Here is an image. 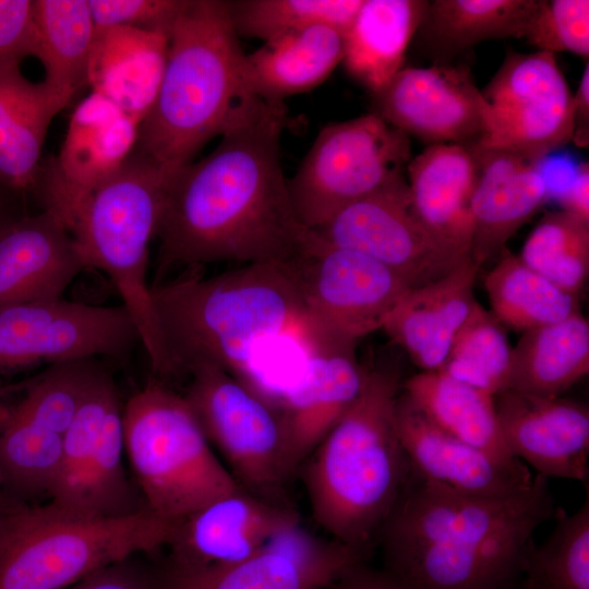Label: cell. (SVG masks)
<instances>
[{"label":"cell","instance_id":"cell-12","mask_svg":"<svg viewBox=\"0 0 589 589\" xmlns=\"http://www.w3.org/2000/svg\"><path fill=\"white\" fill-rule=\"evenodd\" d=\"M123 453V408L113 378L101 369L63 435L61 470L49 503L105 518L147 509L127 476Z\"/></svg>","mask_w":589,"mask_h":589},{"label":"cell","instance_id":"cell-35","mask_svg":"<svg viewBox=\"0 0 589 589\" xmlns=\"http://www.w3.org/2000/svg\"><path fill=\"white\" fill-rule=\"evenodd\" d=\"M496 259L484 287L492 314L505 327L525 333L580 312L577 297L528 267L507 248Z\"/></svg>","mask_w":589,"mask_h":589},{"label":"cell","instance_id":"cell-49","mask_svg":"<svg viewBox=\"0 0 589 589\" xmlns=\"http://www.w3.org/2000/svg\"><path fill=\"white\" fill-rule=\"evenodd\" d=\"M25 196L0 182V231L27 215Z\"/></svg>","mask_w":589,"mask_h":589},{"label":"cell","instance_id":"cell-37","mask_svg":"<svg viewBox=\"0 0 589 589\" xmlns=\"http://www.w3.org/2000/svg\"><path fill=\"white\" fill-rule=\"evenodd\" d=\"M510 359L506 327L478 302L437 371L494 396L507 389Z\"/></svg>","mask_w":589,"mask_h":589},{"label":"cell","instance_id":"cell-38","mask_svg":"<svg viewBox=\"0 0 589 589\" xmlns=\"http://www.w3.org/2000/svg\"><path fill=\"white\" fill-rule=\"evenodd\" d=\"M520 260L577 297L589 275V221L567 212L545 214L526 239Z\"/></svg>","mask_w":589,"mask_h":589},{"label":"cell","instance_id":"cell-20","mask_svg":"<svg viewBox=\"0 0 589 589\" xmlns=\"http://www.w3.org/2000/svg\"><path fill=\"white\" fill-rule=\"evenodd\" d=\"M396 421L413 471L432 483L465 494L502 497L525 491L533 482L534 474L522 461L497 458L449 435L402 392Z\"/></svg>","mask_w":589,"mask_h":589},{"label":"cell","instance_id":"cell-32","mask_svg":"<svg viewBox=\"0 0 589 589\" xmlns=\"http://www.w3.org/2000/svg\"><path fill=\"white\" fill-rule=\"evenodd\" d=\"M401 392L437 428L497 458L514 460L501 431L494 396L440 371H422Z\"/></svg>","mask_w":589,"mask_h":589},{"label":"cell","instance_id":"cell-34","mask_svg":"<svg viewBox=\"0 0 589 589\" xmlns=\"http://www.w3.org/2000/svg\"><path fill=\"white\" fill-rule=\"evenodd\" d=\"M541 0L429 1L420 28L431 49L455 55L481 41L525 37Z\"/></svg>","mask_w":589,"mask_h":589},{"label":"cell","instance_id":"cell-5","mask_svg":"<svg viewBox=\"0 0 589 589\" xmlns=\"http://www.w3.org/2000/svg\"><path fill=\"white\" fill-rule=\"evenodd\" d=\"M159 328L179 374L200 363L243 370L259 347L294 333L305 340L289 262L245 264L204 278L151 285Z\"/></svg>","mask_w":589,"mask_h":589},{"label":"cell","instance_id":"cell-2","mask_svg":"<svg viewBox=\"0 0 589 589\" xmlns=\"http://www.w3.org/2000/svg\"><path fill=\"white\" fill-rule=\"evenodd\" d=\"M555 516L549 479L488 497L432 483L412 469L377 543L401 589H516L537 529Z\"/></svg>","mask_w":589,"mask_h":589},{"label":"cell","instance_id":"cell-13","mask_svg":"<svg viewBox=\"0 0 589 589\" xmlns=\"http://www.w3.org/2000/svg\"><path fill=\"white\" fill-rule=\"evenodd\" d=\"M481 93L484 130L474 145L542 160L570 142L573 94L553 53L508 55Z\"/></svg>","mask_w":589,"mask_h":589},{"label":"cell","instance_id":"cell-41","mask_svg":"<svg viewBox=\"0 0 589 589\" xmlns=\"http://www.w3.org/2000/svg\"><path fill=\"white\" fill-rule=\"evenodd\" d=\"M101 369L93 359L51 364L23 386L12 407L64 435Z\"/></svg>","mask_w":589,"mask_h":589},{"label":"cell","instance_id":"cell-50","mask_svg":"<svg viewBox=\"0 0 589 589\" xmlns=\"http://www.w3.org/2000/svg\"><path fill=\"white\" fill-rule=\"evenodd\" d=\"M13 389L14 388H12L10 390V393H8L4 397H2L0 399V428H1L3 418H4L7 409H8V405H9L8 397L13 392ZM3 496H4V485H3L2 470H1V466H0V532H1V529H2V526H3V522H4V518H5V514H7V502H5V498Z\"/></svg>","mask_w":589,"mask_h":589},{"label":"cell","instance_id":"cell-17","mask_svg":"<svg viewBox=\"0 0 589 589\" xmlns=\"http://www.w3.org/2000/svg\"><path fill=\"white\" fill-rule=\"evenodd\" d=\"M137 122L92 92L74 109L60 153L43 161L34 193L43 211L68 228L83 197L113 173L133 151Z\"/></svg>","mask_w":589,"mask_h":589},{"label":"cell","instance_id":"cell-10","mask_svg":"<svg viewBox=\"0 0 589 589\" xmlns=\"http://www.w3.org/2000/svg\"><path fill=\"white\" fill-rule=\"evenodd\" d=\"M188 374L184 396L236 481L260 496L289 503L284 490L296 469L279 405L214 364H196Z\"/></svg>","mask_w":589,"mask_h":589},{"label":"cell","instance_id":"cell-28","mask_svg":"<svg viewBox=\"0 0 589 589\" xmlns=\"http://www.w3.org/2000/svg\"><path fill=\"white\" fill-rule=\"evenodd\" d=\"M168 37L123 26L96 29L88 85L140 124L159 87Z\"/></svg>","mask_w":589,"mask_h":589},{"label":"cell","instance_id":"cell-11","mask_svg":"<svg viewBox=\"0 0 589 589\" xmlns=\"http://www.w3.org/2000/svg\"><path fill=\"white\" fill-rule=\"evenodd\" d=\"M410 139L375 112L325 125L293 177L290 199L309 230L345 206L402 178Z\"/></svg>","mask_w":589,"mask_h":589},{"label":"cell","instance_id":"cell-9","mask_svg":"<svg viewBox=\"0 0 589 589\" xmlns=\"http://www.w3.org/2000/svg\"><path fill=\"white\" fill-rule=\"evenodd\" d=\"M290 265L310 349L354 351L359 339L382 329L389 313L412 288L382 263L324 243L311 231Z\"/></svg>","mask_w":589,"mask_h":589},{"label":"cell","instance_id":"cell-48","mask_svg":"<svg viewBox=\"0 0 589 589\" xmlns=\"http://www.w3.org/2000/svg\"><path fill=\"white\" fill-rule=\"evenodd\" d=\"M327 589H401L383 569L372 568L361 563Z\"/></svg>","mask_w":589,"mask_h":589},{"label":"cell","instance_id":"cell-6","mask_svg":"<svg viewBox=\"0 0 589 589\" xmlns=\"http://www.w3.org/2000/svg\"><path fill=\"white\" fill-rule=\"evenodd\" d=\"M172 173L134 147L83 197L68 225L86 268L105 272L113 283L160 378L179 374L159 328L147 269Z\"/></svg>","mask_w":589,"mask_h":589},{"label":"cell","instance_id":"cell-19","mask_svg":"<svg viewBox=\"0 0 589 589\" xmlns=\"http://www.w3.org/2000/svg\"><path fill=\"white\" fill-rule=\"evenodd\" d=\"M504 442L512 456L548 479L588 484L589 409L567 398L514 389L494 395Z\"/></svg>","mask_w":589,"mask_h":589},{"label":"cell","instance_id":"cell-31","mask_svg":"<svg viewBox=\"0 0 589 589\" xmlns=\"http://www.w3.org/2000/svg\"><path fill=\"white\" fill-rule=\"evenodd\" d=\"M589 372V322L580 312L522 333L512 348L507 389L560 397Z\"/></svg>","mask_w":589,"mask_h":589},{"label":"cell","instance_id":"cell-46","mask_svg":"<svg viewBox=\"0 0 589 589\" xmlns=\"http://www.w3.org/2000/svg\"><path fill=\"white\" fill-rule=\"evenodd\" d=\"M562 211L589 221V164L580 163L558 195Z\"/></svg>","mask_w":589,"mask_h":589},{"label":"cell","instance_id":"cell-44","mask_svg":"<svg viewBox=\"0 0 589 589\" xmlns=\"http://www.w3.org/2000/svg\"><path fill=\"white\" fill-rule=\"evenodd\" d=\"M33 0H0V59L34 57Z\"/></svg>","mask_w":589,"mask_h":589},{"label":"cell","instance_id":"cell-7","mask_svg":"<svg viewBox=\"0 0 589 589\" xmlns=\"http://www.w3.org/2000/svg\"><path fill=\"white\" fill-rule=\"evenodd\" d=\"M175 527L147 509L105 518L50 503H7L0 589H67L113 563L166 548Z\"/></svg>","mask_w":589,"mask_h":589},{"label":"cell","instance_id":"cell-15","mask_svg":"<svg viewBox=\"0 0 589 589\" xmlns=\"http://www.w3.org/2000/svg\"><path fill=\"white\" fill-rule=\"evenodd\" d=\"M369 555L300 521L240 561L191 565L167 557L153 574L157 589H327Z\"/></svg>","mask_w":589,"mask_h":589},{"label":"cell","instance_id":"cell-51","mask_svg":"<svg viewBox=\"0 0 589 589\" xmlns=\"http://www.w3.org/2000/svg\"><path fill=\"white\" fill-rule=\"evenodd\" d=\"M13 387L11 386H4L0 383V399L4 397Z\"/></svg>","mask_w":589,"mask_h":589},{"label":"cell","instance_id":"cell-47","mask_svg":"<svg viewBox=\"0 0 589 589\" xmlns=\"http://www.w3.org/2000/svg\"><path fill=\"white\" fill-rule=\"evenodd\" d=\"M572 139L578 147L589 144V64L586 62L577 91L572 101Z\"/></svg>","mask_w":589,"mask_h":589},{"label":"cell","instance_id":"cell-22","mask_svg":"<svg viewBox=\"0 0 589 589\" xmlns=\"http://www.w3.org/2000/svg\"><path fill=\"white\" fill-rule=\"evenodd\" d=\"M477 175L471 195L470 260L479 268L497 257L508 240L529 221L551 195L542 160L515 153L468 146Z\"/></svg>","mask_w":589,"mask_h":589},{"label":"cell","instance_id":"cell-14","mask_svg":"<svg viewBox=\"0 0 589 589\" xmlns=\"http://www.w3.org/2000/svg\"><path fill=\"white\" fill-rule=\"evenodd\" d=\"M140 342L123 304L63 299L0 308V373L97 356L125 360Z\"/></svg>","mask_w":589,"mask_h":589},{"label":"cell","instance_id":"cell-29","mask_svg":"<svg viewBox=\"0 0 589 589\" xmlns=\"http://www.w3.org/2000/svg\"><path fill=\"white\" fill-rule=\"evenodd\" d=\"M341 59L342 34L314 25L271 38L245 53V76L256 97L283 103L321 85Z\"/></svg>","mask_w":589,"mask_h":589},{"label":"cell","instance_id":"cell-36","mask_svg":"<svg viewBox=\"0 0 589 589\" xmlns=\"http://www.w3.org/2000/svg\"><path fill=\"white\" fill-rule=\"evenodd\" d=\"M63 435L29 419L9 401L0 428L4 494L15 502L50 495L62 462Z\"/></svg>","mask_w":589,"mask_h":589},{"label":"cell","instance_id":"cell-3","mask_svg":"<svg viewBox=\"0 0 589 589\" xmlns=\"http://www.w3.org/2000/svg\"><path fill=\"white\" fill-rule=\"evenodd\" d=\"M400 372L365 369L362 390L299 469L315 522L371 552L412 473L396 421Z\"/></svg>","mask_w":589,"mask_h":589},{"label":"cell","instance_id":"cell-24","mask_svg":"<svg viewBox=\"0 0 589 589\" xmlns=\"http://www.w3.org/2000/svg\"><path fill=\"white\" fill-rule=\"evenodd\" d=\"M412 208L428 232L461 260H470L471 195L476 159L459 144L429 145L407 165Z\"/></svg>","mask_w":589,"mask_h":589},{"label":"cell","instance_id":"cell-18","mask_svg":"<svg viewBox=\"0 0 589 589\" xmlns=\"http://www.w3.org/2000/svg\"><path fill=\"white\" fill-rule=\"evenodd\" d=\"M372 94L376 115L430 145L468 147L483 134L485 101L462 65L404 67Z\"/></svg>","mask_w":589,"mask_h":589},{"label":"cell","instance_id":"cell-4","mask_svg":"<svg viewBox=\"0 0 589 589\" xmlns=\"http://www.w3.org/2000/svg\"><path fill=\"white\" fill-rule=\"evenodd\" d=\"M244 60L227 0H187L134 147L169 172L190 164L260 99L248 84Z\"/></svg>","mask_w":589,"mask_h":589},{"label":"cell","instance_id":"cell-21","mask_svg":"<svg viewBox=\"0 0 589 589\" xmlns=\"http://www.w3.org/2000/svg\"><path fill=\"white\" fill-rule=\"evenodd\" d=\"M300 521L290 503L240 486L179 521L166 546L168 558L191 565L237 562Z\"/></svg>","mask_w":589,"mask_h":589},{"label":"cell","instance_id":"cell-42","mask_svg":"<svg viewBox=\"0 0 589 589\" xmlns=\"http://www.w3.org/2000/svg\"><path fill=\"white\" fill-rule=\"evenodd\" d=\"M525 38L539 51L589 56V1L541 0Z\"/></svg>","mask_w":589,"mask_h":589},{"label":"cell","instance_id":"cell-26","mask_svg":"<svg viewBox=\"0 0 589 589\" xmlns=\"http://www.w3.org/2000/svg\"><path fill=\"white\" fill-rule=\"evenodd\" d=\"M364 376L354 351L310 349L301 378L278 404L296 471L354 404Z\"/></svg>","mask_w":589,"mask_h":589},{"label":"cell","instance_id":"cell-30","mask_svg":"<svg viewBox=\"0 0 589 589\" xmlns=\"http://www.w3.org/2000/svg\"><path fill=\"white\" fill-rule=\"evenodd\" d=\"M429 1L363 0L342 34L346 71L372 93L405 65L407 48L419 31Z\"/></svg>","mask_w":589,"mask_h":589},{"label":"cell","instance_id":"cell-45","mask_svg":"<svg viewBox=\"0 0 589 589\" xmlns=\"http://www.w3.org/2000/svg\"><path fill=\"white\" fill-rule=\"evenodd\" d=\"M135 556L98 569L67 589H157L153 569Z\"/></svg>","mask_w":589,"mask_h":589},{"label":"cell","instance_id":"cell-8","mask_svg":"<svg viewBox=\"0 0 589 589\" xmlns=\"http://www.w3.org/2000/svg\"><path fill=\"white\" fill-rule=\"evenodd\" d=\"M124 453L145 507L172 524L236 491L184 395L151 382L123 408Z\"/></svg>","mask_w":589,"mask_h":589},{"label":"cell","instance_id":"cell-1","mask_svg":"<svg viewBox=\"0 0 589 589\" xmlns=\"http://www.w3.org/2000/svg\"><path fill=\"white\" fill-rule=\"evenodd\" d=\"M283 103L259 99L203 159L170 178L156 238V283L173 267L289 262L310 230L291 203L280 158Z\"/></svg>","mask_w":589,"mask_h":589},{"label":"cell","instance_id":"cell-16","mask_svg":"<svg viewBox=\"0 0 589 589\" xmlns=\"http://www.w3.org/2000/svg\"><path fill=\"white\" fill-rule=\"evenodd\" d=\"M320 241L362 253L412 288L435 281L469 260L442 247L423 227L402 178L335 213L310 230Z\"/></svg>","mask_w":589,"mask_h":589},{"label":"cell","instance_id":"cell-39","mask_svg":"<svg viewBox=\"0 0 589 589\" xmlns=\"http://www.w3.org/2000/svg\"><path fill=\"white\" fill-rule=\"evenodd\" d=\"M362 1L227 0L231 23L239 38L262 41L314 25H328L344 34Z\"/></svg>","mask_w":589,"mask_h":589},{"label":"cell","instance_id":"cell-23","mask_svg":"<svg viewBox=\"0 0 589 589\" xmlns=\"http://www.w3.org/2000/svg\"><path fill=\"white\" fill-rule=\"evenodd\" d=\"M85 268L57 216L27 214L0 231V308L60 299Z\"/></svg>","mask_w":589,"mask_h":589},{"label":"cell","instance_id":"cell-33","mask_svg":"<svg viewBox=\"0 0 589 589\" xmlns=\"http://www.w3.org/2000/svg\"><path fill=\"white\" fill-rule=\"evenodd\" d=\"M35 56L44 81L69 103L88 85L96 28L87 0H33Z\"/></svg>","mask_w":589,"mask_h":589},{"label":"cell","instance_id":"cell-27","mask_svg":"<svg viewBox=\"0 0 589 589\" xmlns=\"http://www.w3.org/2000/svg\"><path fill=\"white\" fill-rule=\"evenodd\" d=\"M23 59H0V182L26 195L39 173L50 122L69 101L44 80H28Z\"/></svg>","mask_w":589,"mask_h":589},{"label":"cell","instance_id":"cell-40","mask_svg":"<svg viewBox=\"0 0 589 589\" xmlns=\"http://www.w3.org/2000/svg\"><path fill=\"white\" fill-rule=\"evenodd\" d=\"M521 589H589V497L570 515H562L551 534L534 545Z\"/></svg>","mask_w":589,"mask_h":589},{"label":"cell","instance_id":"cell-43","mask_svg":"<svg viewBox=\"0 0 589 589\" xmlns=\"http://www.w3.org/2000/svg\"><path fill=\"white\" fill-rule=\"evenodd\" d=\"M96 29L123 26L169 37L187 0H87Z\"/></svg>","mask_w":589,"mask_h":589},{"label":"cell","instance_id":"cell-25","mask_svg":"<svg viewBox=\"0 0 589 589\" xmlns=\"http://www.w3.org/2000/svg\"><path fill=\"white\" fill-rule=\"evenodd\" d=\"M471 260L444 277L411 288L389 313L382 329L422 371H437L459 328L478 301L479 272Z\"/></svg>","mask_w":589,"mask_h":589}]
</instances>
